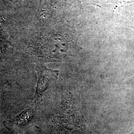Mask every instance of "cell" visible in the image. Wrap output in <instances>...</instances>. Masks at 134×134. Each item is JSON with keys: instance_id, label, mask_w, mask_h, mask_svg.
<instances>
[{"instance_id": "cell-1", "label": "cell", "mask_w": 134, "mask_h": 134, "mask_svg": "<svg viewBox=\"0 0 134 134\" xmlns=\"http://www.w3.org/2000/svg\"><path fill=\"white\" fill-rule=\"evenodd\" d=\"M71 97L63 101L54 119V124L62 134H83L87 126L78 105H73Z\"/></svg>"}, {"instance_id": "cell-2", "label": "cell", "mask_w": 134, "mask_h": 134, "mask_svg": "<svg viewBox=\"0 0 134 134\" xmlns=\"http://www.w3.org/2000/svg\"><path fill=\"white\" fill-rule=\"evenodd\" d=\"M35 70L38 73V79L33 103L37 106L40 102L44 92L47 89L51 82L58 79L59 71L47 69L43 64L37 65Z\"/></svg>"}, {"instance_id": "cell-3", "label": "cell", "mask_w": 134, "mask_h": 134, "mask_svg": "<svg viewBox=\"0 0 134 134\" xmlns=\"http://www.w3.org/2000/svg\"><path fill=\"white\" fill-rule=\"evenodd\" d=\"M36 106L32 103L19 115L4 122V125L13 134H25V130L33 118Z\"/></svg>"}, {"instance_id": "cell-4", "label": "cell", "mask_w": 134, "mask_h": 134, "mask_svg": "<svg viewBox=\"0 0 134 134\" xmlns=\"http://www.w3.org/2000/svg\"><path fill=\"white\" fill-rule=\"evenodd\" d=\"M9 42L7 40L5 32L0 26V49L2 53H5Z\"/></svg>"}, {"instance_id": "cell-5", "label": "cell", "mask_w": 134, "mask_h": 134, "mask_svg": "<svg viewBox=\"0 0 134 134\" xmlns=\"http://www.w3.org/2000/svg\"><path fill=\"white\" fill-rule=\"evenodd\" d=\"M129 134H134V130L133 131H132V132H131Z\"/></svg>"}]
</instances>
